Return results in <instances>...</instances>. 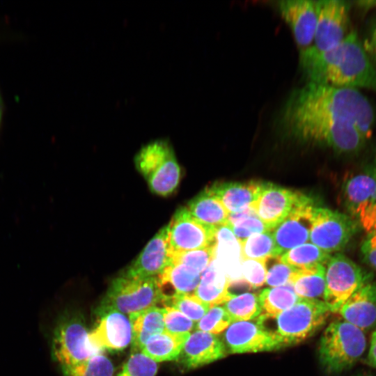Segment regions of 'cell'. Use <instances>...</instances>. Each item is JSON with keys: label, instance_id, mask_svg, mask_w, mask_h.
Segmentation results:
<instances>
[{"label": "cell", "instance_id": "cell-46", "mask_svg": "<svg viewBox=\"0 0 376 376\" xmlns=\"http://www.w3.org/2000/svg\"><path fill=\"white\" fill-rule=\"evenodd\" d=\"M372 166H373V168L376 171V158H375V162H373V164Z\"/></svg>", "mask_w": 376, "mask_h": 376}, {"label": "cell", "instance_id": "cell-47", "mask_svg": "<svg viewBox=\"0 0 376 376\" xmlns=\"http://www.w3.org/2000/svg\"><path fill=\"white\" fill-rule=\"evenodd\" d=\"M1 119V99H0V122Z\"/></svg>", "mask_w": 376, "mask_h": 376}, {"label": "cell", "instance_id": "cell-33", "mask_svg": "<svg viewBox=\"0 0 376 376\" xmlns=\"http://www.w3.org/2000/svg\"><path fill=\"white\" fill-rule=\"evenodd\" d=\"M61 368L63 376H113L114 372L111 361L100 352L79 363Z\"/></svg>", "mask_w": 376, "mask_h": 376}, {"label": "cell", "instance_id": "cell-42", "mask_svg": "<svg viewBox=\"0 0 376 376\" xmlns=\"http://www.w3.org/2000/svg\"><path fill=\"white\" fill-rule=\"evenodd\" d=\"M228 226L240 242L254 234L269 230L257 215L243 218Z\"/></svg>", "mask_w": 376, "mask_h": 376}, {"label": "cell", "instance_id": "cell-22", "mask_svg": "<svg viewBox=\"0 0 376 376\" xmlns=\"http://www.w3.org/2000/svg\"><path fill=\"white\" fill-rule=\"evenodd\" d=\"M214 249V260L226 274L230 284H245L242 275L241 242L228 224L217 228Z\"/></svg>", "mask_w": 376, "mask_h": 376}, {"label": "cell", "instance_id": "cell-36", "mask_svg": "<svg viewBox=\"0 0 376 376\" xmlns=\"http://www.w3.org/2000/svg\"><path fill=\"white\" fill-rule=\"evenodd\" d=\"M169 256L171 262L187 265L202 274L214 258V244L187 251H169Z\"/></svg>", "mask_w": 376, "mask_h": 376}, {"label": "cell", "instance_id": "cell-21", "mask_svg": "<svg viewBox=\"0 0 376 376\" xmlns=\"http://www.w3.org/2000/svg\"><path fill=\"white\" fill-rule=\"evenodd\" d=\"M337 313L362 331L370 329L376 324V281L372 280L359 288Z\"/></svg>", "mask_w": 376, "mask_h": 376}, {"label": "cell", "instance_id": "cell-40", "mask_svg": "<svg viewBox=\"0 0 376 376\" xmlns=\"http://www.w3.org/2000/svg\"><path fill=\"white\" fill-rule=\"evenodd\" d=\"M164 330L175 334H191L195 323L177 308L165 306L163 308Z\"/></svg>", "mask_w": 376, "mask_h": 376}, {"label": "cell", "instance_id": "cell-38", "mask_svg": "<svg viewBox=\"0 0 376 376\" xmlns=\"http://www.w3.org/2000/svg\"><path fill=\"white\" fill-rule=\"evenodd\" d=\"M232 323L224 306H214L196 322L195 327L196 330L215 335L225 331Z\"/></svg>", "mask_w": 376, "mask_h": 376}, {"label": "cell", "instance_id": "cell-49", "mask_svg": "<svg viewBox=\"0 0 376 376\" xmlns=\"http://www.w3.org/2000/svg\"><path fill=\"white\" fill-rule=\"evenodd\" d=\"M374 335H376V330L373 333Z\"/></svg>", "mask_w": 376, "mask_h": 376}, {"label": "cell", "instance_id": "cell-30", "mask_svg": "<svg viewBox=\"0 0 376 376\" xmlns=\"http://www.w3.org/2000/svg\"><path fill=\"white\" fill-rule=\"evenodd\" d=\"M258 299L261 308L260 315L265 318H276L292 306L299 297L292 285L287 284L263 289L258 295Z\"/></svg>", "mask_w": 376, "mask_h": 376}, {"label": "cell", "instance_id": "cell-29", "mask_svg": "<svg viewBox=\"0 0 376 376\" xmlns=\"http://www.w3.org/2000/svg\"><path fill=\"white\" fill-rule=\"evenodd\" d=\"M201 276V274L187 265L170 262L157 277L161 288L169 286L173 290V295L193 293L199 283Z\"/></svg>", "mask_w": 376, "mask_h": 376}, {"label": "cell", "instance_id": "cell-23", "mask_svg": "<svg viewBox=\"0 0 376 376\" xmlns=\"http://www.w3.org/2000/svg\"><path fill=\"white\" fill-rule=\"evenodd\" d=\"M263 184L256 180L218 182L207 187L230 214L250 207L258 198Z\"/></svg>", "mask_w": 376, "mask_h": 376}, {"label": "cell", "instance_id": "cell-43", "mask_svg": "<svg viewBox=\"0 0 376 376\" xmlns=\"http://www.w3.org/2000/svg\"><path fill=\"white\" fill-rule=\"evenodd\" d=\"M360 251L363 262L376 272V230L365 237Z\"/></svg>", "mask_w": 376, "mask_h": 376}, {"label": "cell", "instance_id": "cell-4", "mask_svg": "<svg viewBox=\"0 0 376 376\" xmlns=\"http://www.w3.org/2000/svg\"><path fill=\"white\" fill-rule=\"evenodd\" d=\"M134 160L152 193L167 196L176 189L181 171L169 141L157 139L146 144Z\"/></svg>", "mask_w": 376, "mask_h": 376}, {"label": "cell", "instance_id": "cell-7", "mask_svg": "<svg viewBox=\"0 0 376 376\" xmlns=\"http://www.w3.org/2000/svg\"><path fill=\"white\" fill-rule=\"evenodd\" d=\"M84 315L76 310H65L58 317L52 336L51 354L61 368L84 361L100 353L88 341Z\"/></svg>", "mask_w": 376, "mask_h": 376}, {"label": "cell", "instance_id": "cell-2", "mask_svg": "<svg viewBox=\"0 0 376 376\" xmlns=\"http://www.w3.org/2000/svg\"><path fill=\"white\" fill-rule=\"evenodd\" d=\"M299 64L308 82L356 89L376 88V70L354 32L331 49H301Z\"/></svg>", "mask_w": 376, "mask_h": 376}, {"label": "cell", "instance_id": "cell-48", "mask_svg": "<svg viewBox=\"0 0 376 376\" xmlns=\"http://www.w3.org/2000/svg\"><path fill=\"white\" fill-rule=\"evenodd\" d=\"M356 376H370V375H356Z\"/></svg>", "mask_w": 376, "mask_h": 376}, {"label": "cell", "instance_id": "cell-3", "mask_svg": "<svg viewBox=\"0 0 376 376\" xmlns=\"http://www.w3.org/2000/svg\"><path fill=\"white\" fill-rule=\"evenodd\" d=\"M366 347L363 331L343 319L337 320L327 327L320 339L319 361L327 373H340L354 366Z\"/></svg>", "mask_w": 376, "mask_h": 376}, {"label": "cell", "instance_id": "cell-35", "mask_svg": "<svg viewBox=\"0 0 376 376\" xmlns=\"http://www.w3.org/2000/svg\"><path fill=\"white\" fill-rule=\"evenodd\" d=\"M242 259H265L275 255L272 230L254 234L241 242Z\"/></svg>", "mask_w": 376, "mask_h": 376}, {"label": "cell", "instance_id": "cell-14", "mask_svg": "<svg viewBox=\"0 0 376 376\" xmlns=\"http://www.w3.org/2000/svg\"><path fill=\"white\" fill-rule=\"evenodd\" d=\"M168 228L169 251L199 249L214 244L217 228L197 220L187 207L175 211Z\"/></svg>", "mask_w": 376, "mask_h": 376}, {"label": "cell", "instance_id": "cell-27", "mask_svg": "<svg viewBox=\"0 0 376 376\" xmlns=\"http://www.w3.org/2000/svg\"><path fill=\"white\" fill-rule=\"evenodd\" d=\"M189 335L164 330L151 336L141 352L157 363L176 360Z\"/></svg>", "mask_w": 376, "mask_h": 376}, {"label": "cell", "instance_id": "cell-13", "mask_svg": "<svg viewBox=\"0 0 376 376\" xmlns=\"http://www.w3.org/2000/svg\"><path fill=\"white\" fill-rule=\"evenodd\" d=\"M317 23L312 45L318 51L332 48L348 34L350 6L340 0L316 1Z\"/></svg>", "mask_w": 376, "mask_h": 376}, {"label": "cell", "instance_id": "cell-26", "mask_svg": "<svg viewBox=\"0 0 376 376\" xmlns=\"http://www.w3.org/2000/svg\"><path fill=\"white\" fill-rule=\"evenodd\" d=\"M190 214L201 223L217 228L228 224L229 213L206 187L188 203Z\"/></svg>", "mask_w": 376, "mask_h": 376}, {"label": "cell", "instance_id": "cell-15", "mask_svg": "<svg viewBox=\"0 0 376 376\" xmlns=\"http://www.w3.org/2000/svg\"><path fill=\"white\" fill-rule=\"evenodd\" d=\"M306 197L298 191L264 183L251 207L267 228L272 230Z\"/></svg>", "mask_w": 376, "mask_h": 376}, {"label": "cell", "instance_id": "cell-11", "mask_svg": "<svg viewBox=\"0 0 376 376\" xmlns=\"http://www.w3.org/2000/svg\"><path fill=\"white\" fill-rule=\"evenodd\" d=\"M359 229L347 214L316 207L309 240L311 243L331 254L345 248Z\"/></svg>", "mask_w": 376, "mask_h": 376}, {"label": "cell", "instance_id": "cell-20", "mask_svg": "<svg viewBox=\"0 0 376 376\" xmlns=\"http://www.w3.org/2000/svg\"><path fill=\"white\" fill-rule=\"evenodd\" d=\"M279 12L291 29L301 49L313 43L316 23V1L286 0L278 2Z\"/></svg>", "mask_w": 376, "mask_h": 376}, {"label": "cell", "instance_id": "cell-19", "mask_svg": "<svg viewBox=\"0 0 376 376\" xmlns=\"http://www.w3.org/2000/svg\"><path fill=\"white\" fill-rule=\"evenodd\" d=\"M225 344L214 334L196 330L190 334L176 359L184 370L195 369L225 357Z\"/></svg>", "mask_w": 376, "mask_h": 376}, {"label": "cell", "instance_id": "cell-9", "mask_svg": "<svg viewBox=\"0 0 376 376\" xmlns=\"http://www.w3.org/2000/svg\"><path fill=\"white\" fill-rule=\"evenodd\" d=\"M342 196L350 216L368 233L376 230V171L369 166L345 179Z\"/></svg>", "mask_w": 376, "mask_h": 376}, {"label": "cell", "instance_id": "cell-18", "mask_svg": "<svg viewBox=\"0 0 376 376\" xmlns=\"http://www.w3.org/2000/svg\"><path fill=\"white\" fill-rule=\"evenodd\" d=\"M168 238L169 228L166 225L119 276L132 279L158 276L171 262Z\"/></svg>", "mask_w": 376, "mask_h": 376}, {"label": "cell", "instance_id": "cell-10", "mask_svg": "<svg viewBox=\"0 0 376 376\" xmlns=\"http://www.w3.org/2000/svg\"><path fill=\"white\" fill-rule=\"evenodd\" d=\"M372 280V276L351 259L336 253L325 265L323 301L331 313H337L353 293Z\"/></svg>", "mask_w": 376, "mask_h": 376}, {"label": "cell", "instance_id": "cell-5", "mask_svg": "<svg viewBox=\"0 0 376 376\" xmlns=\"http://www.w3.org/2000/svg\"><path fill=\"white\" fill-rule=\"evenodd\" d=\"M288 136L327 146L340 153L359 150L366 139L352 124L331 120L300 121L279 125Z\"/></svg>", "mask_w": 376, "mask_h": 376}, {"label": "cell", "instance_id": "cell-17", "mask_svg": "<svg viewBox=\"0 0 376 376\" xmlns=\"http://www.w3.org/2000/svg\"><path fill=\"white\" fill-rule=\"evenodd\" d=\"M95 326L88 332V341L97 352H118L132 343V332L129 318L115 310L96 313Z\"/></svg>", "mask_w": 376, "mask_h": 376}, {"label": "cell", "instance_id": "cell-31", "mask_svg": "<svg viewBox=\"0 0 376 376\" xmlns=\"http://www.w3.org/2000/svg\"><path fill=\"white\" fill-rule=\"evenodd\" d=\"M331 256L313 244L306 242L281 255V259L295 269H301L318 265H326Z\"/></svg>", "mask_w": 376, "mask_h": 376}, {"label": "cell", "instance_id": "cell-24", "mask_svg": "<svg viewBox=\"0 0 376 376\" xmlns=\"http://www.w3.org/2000/svg\"><path fill=\"white\" fill-rule=\"evenodd\" d=\"M230 282L214 258L201 274L196 289L193 292L210 307L224 304L233 297L228 290Z\"/></svg>", "mask_w": 376, "mask_h": 376}, {"label": "cell", "instance_id": "cell-16", "mask_svg": "<svg viewBox=\"0 0 376 376\" xmlns=\"http://www.w3.org/2000/svg\"><path fill=\"white\" fill-rule=\"evenodd\" d=\"M316 207L307 196L275 228L272 235L275 255H282L309 240Z\"/></svg>", "mask_w": 376, "mask_h": 376}, {"label": "cell", "instance_id": "cell-37", "mask_svg": "<svg viewBox=\"0 0 376 376\" xmlns=\"http://www.w3.org/2000/svg\"><path fill=\"white\" fill-rule=\"evenodd\" d=\"M266 267L265 283L270 287H279L290 284L291 277L296 270L285 263L279 255H272L265 259Z\"/></svg>", "mask_w": 376, "mask_h": 376}, {"label": "cell", "instance_id": "cell-12", "mask_svg": "<svg viewBox=\"0 0 376 376\" xmlns=\"http://www.w3.org/2000/svg\"><path fill=\"white\" fill-rule=\"evenodd\" d=\"M224 340L233 354L273 351L285 347L281 338L266 329L258 319L256 322H233L226 329Z\"/></svg>", "mask_w": 376, "mask_h": 376}, {"label": "cell", "instance_id": "cell-45", "mask_svg": "<svg viewBox=\"0 0 376 376\" xmlns=\"http://www.w3.org/2000/svg\"><path fill=\"white\" fill-rule=\"evenodd\" d=\"M372 45L376 55V26H375L372 34Z\"/></svg>", "mask_w": 376, "mask_h": 376}, {"label": "cell", "instance_id": "cell-8", "mask_svg": "<svg viewBox=\"0 0 376 376\" xmlns=\"http://www.w3.org/2000/svg\"><path fill=\"white\" fill-rule=\"evenodd\" d=\"M331 313L322 299H299L276 319L275 332L285 346L301 343L315 334L326 322Z\"/></svg>", "mask_w": 376, "mask_h": 376}, {"label": "cell", "instance_id": "cell-6", "mask_svg": "<svg viewBox=\"0 0 376 376\" xmlns=\"http://www.w3.org/2000/svg\"><path fill=\"white\" fill-rule=\"evenodd\" d=\"M164 295L157 276L113 279L95 313L115 310L123 314L141 311L162 303Z\"/></svg>", "mask_w": 376, "mask_h": 376}, {"label": "cell", "instance_id": "cell-44", "mask_svg": "<svg viewBox=\"0 0 376 376\" xmlns=\"http://www.w3.org/2000/svg\"><path fill=\"white\" fill-rule=\"evenodd\" d=\"M367 363L369 366L376 368V335L374 334L371 338Z\"/></svg>", "mask_w": 376, "mask_h": 376}, {"label": "cell", "instance_id": "cell-39", "mask_svg": "<svg viewBox=\"0 0 376 376\" xmlns=\"http://www.w3.org/2000/svg\"><path fill=\"white\" fill-rule=\"evenodd\" d=\"M157 363L141 351L132 352L117 376H155Z\"/></svg>", "mask_w": 376, "mask_h": 376}, {"label": "cell", "instance_id": "cell-32", "mask_svg": "<svg viewBox=\"0 0 376 376\" xmlns=\"http://www.w3.org/2000/svg\"><path fill=\"white\" fill-rule=\"evenodd\" d=\"M224 307L230 315L232 322L250 321L258 318L261 314L258 295L253 292L233 295L231 299L224 304Z\"/></svg>", "mask_w": 376, "mask_h": 376}, {"label": "cell", "instance_id": "cell-1", "mask_svg": "<svg viewBox=\"0 0 376 376\" xmlns=\"http://www.w3.org/2000/svg\"><path fill=\"white\" fill-rule=\"evenodd\" d=\"M311 120L351 123L367 140L373 133L375 112L358 89L307 82L290 95L280 113L279 125Z\"/></svg>", "mask_w": 376, "mask_h": 376}, {"label": "cell", "instance_id": "cell-25", "mask_svg": "<svg viewBox=\"0 0 376 376\" xmlns=\"http://www.w3.org/2000/svg\"><path fill=\"white\" fill-rule=\"evenodd\" d=\"M132 352L141 351L147 340L164 330L163 308L152 306L129 315Z\"/></svg>", "mask_w": 376, "mask_h": 376}, {"label": "cell", "instance_id": "cell-28", "mask_svg": "<svg viewBox=\"0 0 376 376\" xmlns=\"http://www.w3.org/2000/svg\"><path fill=\"white\" fill-rule=\"evenodd\" d=\"M290 284L299 298L324 299L325 288V265L297 269L293 273Z\"/></svg>", "mask_w": 376, "mask_h": 376}, {"label": "cell", "instance_id": "cell-41", "mask_svg": "<svg viewBox=\"0 0 376 376\" xmlns=\"http://www.w3.org/2000/svg\"><path fill=\"white\" fill-rule=\"evenodd\" d=\"M265 259H242V275L244 282L251 288H257L265 283Z\"/></svg>", "mask_w": 376, "mask_h": 376}, {"label": "cell", "instance_id": "cell-34", "mask_svg": "<svg viewBox=\"0 0 376 376\" xmlns=\"http://www.w3.org/2000/svg\"><path fill=\"white\" fill-rule=\"evenodd\" d=\"M162 304L177 308L196 323L210 308L194 293H175L164 299Z\"/></svg>", "mask_w": 376, "mask_h": 376}]
</instances>
